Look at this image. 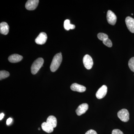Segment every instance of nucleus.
I'll use <instances>...</instances> for the list:
<instances>
[{"label": "nucleus", "mask_w": 134, "mask_h": 134, "mask_svg": "<svg viewBox=\"0 0 134 134\" xmlns=\"http://www.w3.org/2000/svg\"><path fill=\"white\" fill-rule=\"evenodd\" d=\"M85 134H98L96 131L91 129L87 131Z\"/></svg>", "instance_id": "obj_22"}, {"label": "nucleus", "mask_w": 134, "mask_h": 134, "mask_svg": "<svg viewBox=\"0 0 134 134\" xmlns=\"http://www.w3.org/2000/svg\"><path fill=\"white\" fill-rule=\"evenodd\" d=\"M112 134H124L122 131L120 130L115 129L113 130L112 132Z\"/></svg>", "instance_id": "obj_21"}, {"label": "nucleus", "mask_w": 134, "mask_h": 134, "mask_svg": "<svg viewBox=\"0 0 134 134\" xmlns=\"http://www.w3.org/2000/svg\"><path fill=\"white\" fill-rule=\"evenodd\" d=\"M64 27L65 30H69L70 29L73 30L75 28L74 25L71 24H70V21L69 19H66L64 21Z\"/></svg>", "instance_id": "obj_16"}, {"label": "nucleus", "mask_w": 134, "mask_h": 134, "mask_svg": "<svg viewBox=\"0 0 134 134\" xmlns=\"http://www.w3.org/2000/svg\"><path fill=\"white\" fill-rule=\"evenodd\" d=\"M128 65L130 69L132 72H134V57L131 58L129 60Z\"/></svg>", "instance_id": "obj_19"}, {"label": "nucleus", "mask_w": 134, "mask_h": 134, "mask_svg": "<svg viewBox=\"0 0 134 134\" xmlns=\"http://www.w3.org/2000/svg\"><path fill=\"white\" fill-rule=\"evenodd\" d=\"M83 62L84 66L86 69L90 70L91 69L93 66V60L92 58L88 54H86L83 57Z\"/></svg>", "instance_id": "obj_4"}, {"label": "nucleus", "mask_w": 134, "mask_h": 134, "mask_svg": "<svg viewBox=\"0 0 134 134\" xmlns=\"http://www.w3.org/2000/svg\"><path fill=\"white\" fill-rule=\"evenodd\" d=\"M44 60L43 58H38L32 63L31 67V72L33 75L36 74L38 72L41 67L43 66Z\"/></svg>", "instance_id": "obj_2"}, {"label": "nucleus", "mask_w": 134, "mask_h": 134, "mask_svg": "<svg viewBox=\"0 0 134 134\" xmlns=\"http://www.w3.org/2000/svg\"><path fill=\"white\" fill-rule=\"evenodd\" d=\"M132 15H133V14H132Z\"/></svg>", "instance_id": "obj_26"}, {"label": "nucleus", "mask_w": 134, "mask_h": 134, "mask_svg": "<svg viewBox=\"0 0 134 134\" xmlns=\"http://www.w3.org/2000/svg\"><path fill=\"white\" fill-rule=\"evenodd\" d=\"M46 122L53 128H55L57 126V119L53 115H50L48 117L47 120Z\"/></svg>", "instance_id": "obj_14"}, {"label": "nucleus", "mask_w": 134, "mask_h": 134, "mask_svg": "<svg viewBox=\"0 0 134 134\" xmlns=\"http://www.w3.org/2000/svg\"><path fill=\"white\" fill-rule=\"evenodd\" d=\"M41 127L43 131L47 133H52L53 131L54 128L47 122H44L41 125Z\"/></svg>", "instance_id": "obj_15"}, {"label": "nucleus", "mask_w": 134, "mask_h": 134, "mask_svg": "<svg viewBox=\"0 0 134 134\" xmlns=\"http://www.w3.org/2000/svg\"><path fill=\"white\" fill-rule=\"evenodd\" d=\"M4 114L3 113H2L1 114H0V120H2V119L3 118V117H4Z\"/></svg>", "instance_id": "obj_24"}, {"label": "nucleus", "mask_w": 134, "mask_h": 134, "mask_svg": "<svg viewBox=\"0 0 134 134\" xmlns=\"http://www.w3.org/2000/svg\"><path fill=\"white\" fill-rule=\"evenodd\" d=\"M88 105L87 103H83L79 106L76 110V114L78 116H80L82 114L85 113L88 109Z\"/></svg>", "instance_id": "obj_10"}, {"label": "nucleus", "mask_w": 134, "mask_h": 134, "mask_svg": "<svg viewBox=\"0 0 134 134\" xmlns=\"http://www.w3.org/2000/svg\"><path fill=\"white\" fill-rule=\"evenodd\" d=\"M70 89L73 91L79 92H83L86 90V88L85 86L77 83L72 84L70 86Z\"/></svg>", "instance_id": "obj_11"}, {"label": "nucleus", "mask_w": 134, "mask_h": 134, "mask_svg": "<svg viewBox=\"0 0 134 134\" xmlns=\"http://www.w3.org/2000/svg\"><path fill=\"white\" fill-rule=\"evenodd\" d=\"M9 73L5 70H1L0 71V80L5 79L9 76Z\"/></svg>", "instance_id": "obj_17"}, {"label": "nucleus", "mask_w": 134, "mask_h": 134, "mask_svg": "<svg viewBox=\"0 0 134 134\" xmlns=\"http://www.w3.org/2000/svg\"><path fill=\"white\" fill-rule=\"evenodd\" d=\"M39 2L38 0H29L25 4V8L28 10H34L37 7Z\"/></svg>", "instance_id": "obj_6"}, {"label": "nucleus", "mask_w": 134, "mask_h": 134, "mask_svg": "<svg viewBox=\"0 0 134 134\" xmlns=\"http://www.w3.org/2000/svg\"><path fill=\"white\" fill-rule=\"evenodd\" d=\"M103 43L106 46L109 47H111L112 46L113 44L109 38H107L103 41Z\"/></svg>", "instance_id": "obj_20"}, {"label": "nucleus", "mask_w": 134, "mask_h": 134, "mask_svg": "<svg viewBox=\"0 0 134 134\" xmlns=\"http://www.w3.org/2000/svg\"><path fill=\"white\" fill-rule=\"evenodd\" d=\"M107 18L108 23L111 25H114L117 21V16L112 11L108 10L107 14Z\"/></svg>", "instance_id": "obj_5"}, {"label": "nucleus", "mask_w": 134, "mask_h": 134, "mask_svg": "<svg viewBox=\"0 0 134 134\" xmlns=\"http://www.w3.org/2000/svg\"><path fill=\"white\" fill-rule=\"evenodd\" d=\"M117 116L123 122H127L129 120V113L127 109H122L120 110L117 113Z\"/></svg>", "instance_id": "obj_3"}, {"label": "nucleus", "mask_w": 134, "mask_h": 134, "mask_svg": "<svg viewBox=\"0 0 134 134\" xmlns=\"http://www.w3.org/2000/svg\"><path fill=\"white\" fill-rule=\"evenodd\" d=\"M62 56L60 52L54 55L50 66V69L52 72H55L58 70L62 62Z\"/></svg>", "instance_id": "obj_1"}, {"label": "nucleus", "mask_w": 134, "mask_h": 134, "mask_svg": "<svg viewBox=\"0 0 134 134\" xmlns=\"http://www.w3.org/2000/svg\"><path fill=\"white\" fill-rule=\"evenodd\" d=\"M125 23L129 31L134 33V19L131 17H127L125 19Z\"/></svg>", "instance_id": "obj_9"}, {"label": "nucleus", "mask_w": 134, "mask_h": 134, "mask_svg": "<svg viewBox=\"0 0 134 134\" xmlns=\"http://www.w3.org/2000/svg\"><path fill=\"white\" fill-rule=\"evenodd\" d=\"M12 118H9L7 120V125H9L10 123L12 122Z\"/></svg>", "instance_id": "obj_23"}, {"label": "nucleus", "mask_w": 134, "mask_h": 134, "mask_svg": "<svg viewBox=\"0 0 134 134\" xmlns=\"http://www.w3.org/2000/svg\"><path fill=\"white\" fill-rule=\"evenodd\" d=\"M9 31V26L6 22H2L0 24V32L2 34L6 35Z\"/></svg>", "instance_id": "obj_12"}, {"label": "nucleus", "mask_w": 134, "mask_h": 134, "mask_svg": "<svg viewBox=\"0 0 134 134\" xmlns=\"http://www.w3.org/2000/svg\"><path fill=\"white\" fill-rule=\"evenodd\" d=\"M47 36L45 32H42L38 36L35 40V42L38 44H44L46 42Z\"/></svg>", "instance_id": "obj_8"}, {"label": "nucleus", "mask_w": 134, "mask_h": 134, "mask_svg": "<svg viewBox=\"0 0 134 134\" xmlns=\"http://www.w3.org/2000/svg\"><path fill=\"white\" fill-rule=\"evenodd\" d=\"M23 59V57L22 55L18 54H13L9 56L8 59L9 62L15 63L19 62Z\"/></svg>", "instance_id": "obj_13"}, {"label": "nucleus", "mask_w": 134, "mask_h": 134, "mask_svg": "<svg viewBox=\"0 0 134 134\" xmlns=\"http://www.w3.org/2000/svg\"><path fill=\"white\" fill-rule=\"evenodd\" d=\"M97 37L99 40L103 41L108 38V35L103 33H98L97 35Z\"/></svg>", "instance_id": "obj_18"}, {"label": "nucleus", "mask_w": 134, "mask_h": 134, "mask_svg": "<svg viewBox=\"0 0 134 134\" xmlns=\"http://www.w3.org/2000/svg\"><path fill=\"white\" fill-rule=\"evenodd\" d=\"M40 130V128H39L38 130Z\"/></svg>", "instance_id": "obj_25"}, {"label": "nucleus", "mask_w": 134, "mask_h": 134, "mask_svg": "<svg viewBox=\"0 0 134 134\" xmlns=\"http://www.w3.org/2000/svg\"><path fill=\"white\" fill-rule=\"evenodd\" d=\"M107 92V87L105 85H103L97 91L96 96L98 99H101L105 97Z\"/></svg>", "instance_id": "obj_7"}]
</instances>
